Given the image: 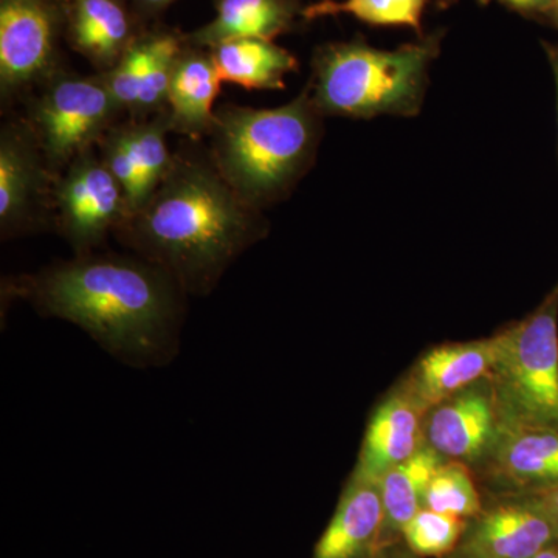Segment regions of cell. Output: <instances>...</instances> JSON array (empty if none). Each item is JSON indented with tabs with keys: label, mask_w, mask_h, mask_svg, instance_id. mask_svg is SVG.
<instances>
[{
	"label": "cell",
	"mask_w": 558,
	"mask_h": 558,
	"mask_svg": "<svg viewBox=\"0 0 558 558\" xmlns=\"http://www.w3.org/2000/svg\"><path fill=\"white\" fill-rule=\"evenodd\" d=\"M3 296L86 332L110 357L137 369L178 357L186 295L163 269L134 255L101 250L7 279Z\"/></svg>",
	"instance_id": "6da1fadb"
},
{
	"label": "cell",
	"mask_w": 558,
	"mask_h": 558,
	"mask_svg": "<svg viewBox=\"0 0 558 558\" xmlns=\"http://www.w3.org/2000/svg\"><path fill=\"white\" fill-rule=\"evenodd\" d=\"M263 211L242 201L208 150L185 148L159 189L117 229L116 240L204 299L245 252L269 236Z\"/></svg>",
	"instance_id": "7a4b0ae2"
},
{
	"label": "cell",
	"mask_w": 558,
	"mask_h": 558,
	"mask_svg": "<svg viewBox=\"0 0 558 558\" xmlns=\"http://www.w3.org/2000/svg\"><path fill=\"white\" fill-rule=\"evenodd\" d=\"M323 119L307 84L295 100L271 109H216L208 154L242 201L263 211L288 199L317 160Z\"/></svg>",
	"instance_id": "3957f363"
},
{
	"label": "cell",
	"mask_w": 558,
	"mask_h": 558,
	"mask_svg": "<svg viewBox=\"0 0 558 558\" xmlns=\"http://www.w3.org/2000/svg\"><path fill=\"white\" fill-rule=\"evenodd\" d=\"M442 38L444 32H435L395 50L377 49L363 38L318 47L312 60V100L323 117H416Z\"/></svg>",
	"instance_id": "277c9868"
},
{
	"label": "cell",
	"mask_w": 558,
	"mask_h": 558,
	"mask_svg": "<svg viewBox=\"0 0 558 558\" xmlns=\"http://www.w3.org/2000/svg\"><path fill=\"white\" fill-rule=\"evenodd\" d=\"M490 380L508 427L558 429V281L526 317L494 333Z\"/></svg>",
	"instance_id": "5b68a950"
},
{
	"label": "cell",
	"mask_w": 558,
	"mask_h": 558,
	"mask_svg": "<svg viewBox=\"0 0 558 558\" xmlns=\"http://www.w3.org/2000/svg\"><path fill=\"white\" fill-rule=\"evenodd\" d=\"M121 110L100 73H54L27 98L22 119L38 142L47 165L60 175L72 161L97 148Z\"/></svg>",
	"instance_id": "8992f818"
},
{
	"label": "cell",
	"mask_w": 558,
	"mask_h": 558,
	"mask_svg": "<svg viewBox=\"0 0 558 558\" xmlns=\"http://www.w3.org/2000/svg\"><path fill=\"white\" fill-rule=\"evenodd\" d=\"M53 213L54 227L73 255L100 250L126 219V197L97 148L72 161L54 180Z\"/></svg>",
	"instance_id": "52a82bcc"
},
{
	"label": "cell",
	"mask_w": 558,
	"mask_h": 558,
	"mask_svg": "<svg viewBox=\"0 0 558 558\" xmlns=\"http://www.w3.org/2000/svg\"><path fill=\"white\" fill-rule=\"evenodd\" d=\"M61 13L53 0H0V100L28 97L58 68Z\"/></svg>",
	"instance_id": "ba28073f"
},
{
	"label": "cell",
	"mask_w": 558,
	"mask_h": 558,
	"mask_svg": "<svg viewBox=\"0 0 558 558\" xmlns=\"http://www.w3.org/2000/svg\"><path fill=\"white\" fill-rule=\"evenodd\" d=\"M57 175L24 119L0 130V236H31L51 222Z\"/></svg>",
	"instance_id": "9c48e42d"
},
{
	"label": "cell",
	"mask_w": 558,
	"mask_h": 558,
	"mask_svg": "<svg viewBox=\"0 0 558 558\" xmlns=\"http://www.w3.org/2000/svg\"><path fill=\"white\" fill-rule=\"evenodd\" d=\"M506 425L490 377L429 407L422 436L444 461L475 472L497 446Z\"/></svg>",
	"instance_id": "30bf717a"
},
{
	"label": "cell",
	"mask_w": 558,
	"mask_h": 558,
	"mask_svg": "<svg viewBox=\"0 0 558 558\" xmlns=\"http://www.w3.org/2000/svg\"><path fill=\"white\" fill-rule=\"evenodd\" d=\"M556 542L558 529L535 495H484L457 549L476 558H532Z\"/></svg>",
	"instance_id": "8fae6325"
},
{
	"label": "cell",
	"mask_w": 558,
	"mask_h": 558,
	"mask_svg": "<svg viewBox=\"0 0 558 558\" xmlns=\"http://www.w3.org/2000/svg\"><path fill=\"white\" fill-rule=\"evenodd\" d=\"M473 473L483 495L538 494L558 486V429L505 428Z\"/></svg>",
	"instance_id": "7c38bea8"
},
{
	"label": "cell",
	"mask_w": 558,
	"mask_h": 558,
	"mask_svg": "<svg viewBox=\"0 0 558 558\" xmlns=\"http://www.w3.org/2000/svg\"><path fill=\"white\" fill-rule=\"evenodd\" d=\"M427 409L398 381L371 413L354 475L380 481L385 473L413 457L422 446Z\"/></svg>",
	"instance_id": "4fadbf2b"
},
{
	"label": "cell",
	"mask_w": 558,
	"mask_h": 558,
	"mask_svg": "<svg viewBox=\"0 0 558 558\" xmlns=\"http://www.w3.org/2000/svg\"><path fill=\"white\" fill-rule=\"evenodd\" d=\"M384 519L379 481L351 473L311 558H373L381 549Z\"/></svg>",
	"instance_id": "5bb4252c"
},
{
	"label": "cell",
	"mask_w": 558,
	"mask_h": 558,
	"mask_svg": "<svg viewBox=\"0 0 558 558\" xmlns=\"http://www.w3.org/2000/svg\"><path fill=\"white\" fill-rule=\"evenodd\" d=\"M494 362V336L451 341L425 351L400 381L428 410L440 400L490 377Z\"/></svg>",
	"instance_id": "9a60e30c"
},
{
	"label": "cell",
	"mask_w": 558,
	"mask_h": 558,
	"mask_svg": "<svg viewBox=\"0 0 558 558\" xmlns=\"http://www.w3.org/2000/svg\"><path fill=\"white\" fill-rule=\"evenodd\" d=\"M220 83L222 80L209 50L189 46L183 40L168 89L171 132L191 142L208 138L216 123L215 101Z\"/></svg>",
	"instance_id": "2e32d148"
},
{
	"label": "cell",
	"mask_w": 558,
	"mask_h": 558,
	"mask_svg": "<svg viewBox=\"0 0 558 558\" xmlns=\"http://www.w3.org/2000/svg\"><path fill=\"white\" fill-rule=\"evenodd\" d=\"M68 36L97 73L112 69L140 38L123 0H70Z\"/></svg>",
	"instance_id": "e0dca14e"
},
{
	"label": "cell",
	"mask_w": 558,
	"mask_h": 558,
	"mask_svg": "<svg viewBox=\"0 0 558 558\" xmlns=\"http://www.w3.org/2000/svg\"><path fill=\"white\" fill-rule=\"evenodd\" d=\"M299 14L300 0H216L215 20L183 40L207 50L233 39L274 40L292 31Z\"/></svg>",
	"instance_id": "ac0fdd59"
},
{
	"label": "cell",
	"mask_w": 558,
	"mask_h": 558,
	"mask_svg": "<svg viewBox=\"0 0 558 558\" xmlns=\"http://www.w3.org/2000/svg\"><path fill=\"white\" fill-rule=\"evenodd\" d=\"M208 50L220 80L247 90L286 89V75L299 70V60L274 40L233 39Z\"/></svg>",
	"instance_id": "d6986e66"
},
{
	"label": "cell",
	"mask_w": 558,
	"mask_h": 558,
	"mask_svg": "<svg viewBox=\"0 0 558 558\" xmlns=\"http://www.w3.org/2000/svg\"><path fill=\"white\" fill-rule=\"evenodd\" d=\"M442 462L446 461L424 442L413 457L381 476L379 484L385 513L381 548L400 542L403 527L418 510L424 509L429 481Z\"/></svg>",
	"instance_id": "ffe728a7"
},
{
	"label": "cell",
	"mask_w": 558,
	"mask_h": 558,
	"mask_svg": "<svg viewBox=\"0 0 558 558\" xmlns=\"http://www.w3.org/2000/svg\"><path fill=\"white\" fill-rule=\"evenodd\" d=\"M120 131L138 170L142 207L159 189L174 161V154L167 143V135L171 132L170 117L168 112H161L149 119L128 121L120 124Z\"/></svg>",
	"instance_id": "44dd1931"
},
{
	"label": "cell",
	"mask_w": 558,
	"mask_h": 558,
	"mask_svg": "<svg viewBox=\"0 0 558 558\" xmlns=\"http://www.w3.org/2000/svg\"><path fill=\"white\" fill-rule=\"evenodd\" d=\"M427 0H322L303 9L307 21L349 14L373 27H407L422 32V14Z\"/></svg>",
	"instance_id": "7402d4cb"
},
{
	"label": "cell",
	"mask_w": 558,
	"mask_h": 558,
	"mask_svg": "<svg viewBox=\"0 0 558 558\" xmlns=\"http://www.w3.org/2000/svg\"><path fill=\"white\" fill-rule=\"evenodd\" d=\"M145 38L146 61L134 120L167 112L172 69L183 49V40L171 33H154Z\"/></svg>",
	"instance_id": "603a6c76"
},
{
	"label": "cell",
	"mask_w": 558,
	"mask_h": 558,
	"mask_svg": "<svg viewBox=\"0 0 558 558\" xmlns=\"http://www.w3.org/2000/svg\"><path fill=\"white\" fill-rule=\"evenodd\" d=\"M483 490L472 469L446 461L429 481L424 508L470 520L483 508Z\"/></svg>",
	"instance_id": "cb8c5ba5"
},
{
	"label": "cell",
	"mask_w": 558,
	"mask_h": 558,
	"mask_svg": "<svg viewBox=\"0 0 558 558\" xmlns=\"http://www.w3.org/2000/svg\"><path fill=\"white\" fill-rule=\"evenodd\" d=\"M468 520L421 509L402 531V542L418 558H444L461 543Z\"/></svg>",
	"instance_id": "d4e9b609"
},
{
	"label": "cell",
	"mask_w": 558,
	"mask_h": 558,
	"mask_svg": "<svg viewBox=\"0 0 558 558\" xmlns=\"http://www.w3.org/2000/svg\"><path fill=\"white\" fill-rule=\"evenodd\" d=\"M145 61L146 38L140 36L112 69L100 73L121 113L128 112L134 117L138 105L140 84H142Z\"/></svg>",
	"instance_id": "484cf974"
},
{
	"label": "cell",
	"mask_w": 558,
	"mask_h": 558,
	"mask_svg": "<svg viewBox=\"0 0 558 558\" xmlns=\"http://www.w3.org/2000/svg\"><path fill=\"white\" fill-rule=\"evenodd\" d=\"M102 163L119 182L126 197L128 216L140 208V175L130 148L121 135L120 124L110 128L97 145ZM126 216V218H128Z\"/></svg>",
	"instance_id": "4316f807"
},
{
	"label": "cell",
	"mask_w": 558,
	"mask_h": 558,
	"mask_svg": "<svg viewBox=\"0 0 558 558\" xmlns=\"http://www.w3.org/2000/svg\"><path fill=\"white\" fill-rule=\"evenodd\" d=\"M499 3L532 20H548L554 9V0H499Z\"/></svg>",
	"instance_id": "83f0119b"
},
{
	"label": "cell",
	"mask_w": 558,
	"mask_h": 558,
	"mask_svg": "<svg viewBox=\"0 0 558 558\" xmlns=\"http://www.w3.org/2000/svg\"><path fill=\"white\" fill-rule=\"evenodd\" d=\"M532 495H535V497L539 499L543 508L549 513L550 519H553L554 524H556L558 529V486Z\"/></svg>",
	"instance_id": "f1b7e54d"
},
{
	"label": "cell",
	"mask_w": 558,
	"mask_h": 558,
	"mask_svg": "<svg viewBox=\"0 0 558 558\" xmlns=\"http://www.w3.org/2000/svg\"><path fill=\"white\" fill-rule=\"evenodd\" d=\"M373 558H418L416 554L407 548L405 543L400 539L398 543L385 546Z\"/></svg>",
	"instance_id": "f546056e"
},
{
	"label": "cell",
	"mask_w": 558,
	"mask_h": 558,
	"mask_svg": "<svg viewBox=\"0 0 558 558\" xmlns=\"http://www.w3.org/2000/svg\"><path fill=\"white\" fill-rule=\"evenodd\" d=\"M546 57H548L550 69H553L554 81L557 92V120H558V44L543 43Z\"/></svg>",
	"instance_id": "4dcf8cb0"
},
{
	"label": "cell",
	"mask_w": 558,
	"mask_h": 558,
	"mask_svg": "<svg viewBox=\"0 0 558 558\" xmlns=\"http://www.w3.org/2000/svg\"><path fill=\"white\" fill-rule=\"evenodd\" d=\"M174 0H137V3L142 9L149 11L163 10L165 7L170 5Z\"/></svg>",
	"instance_id": "1f68e13d"
},
{
	"label": "cell",
	"mask_w": 558,
	"mask_h": 558,
	"mask_svg": "<svg viewBox=\"0 0 558 558\" xmlns=\"http://www.w3.org/2000/svg\"><path fill=\"white\" fill-rule=\"evenodd\" d=\"M532 558H558V542L546 546L545 549L539 550V553L535 554Z\"/></svg>",
	"instance_id": "d6a6232c"
},
{
	"label": "cell",
	"mask_w": 558,
	"mask_h": 558,
	"mask_svg": "<svg viewBox=\"0 0 558 558\" xmlns=\"http://www.w3.org/2000/svg\"><path fill=\"white\" fill-rule=\"evenodd\" d=\"M549 21L553 22L554 27L558 31V0H554L553 13H550Z\"/></svg>",
	"instance_id": "836d02e7"
},
{
	"label": "cell",
	"mask_w": 558,
	"mask_h": 558,
	"mask_svg": "<svg viewBox=\"0 0 558 558\" xmlns=\"http://www.w3.org/2000/svg\"><path fill=\"white\" fill-rule=\"evenodd\" d=\"M444 558H476L473 556H470L468 553H462V550L454 549L453 553L449 554V556Z\"/></svg>",
	"instance_id": "e575fe53"
},
{
	"label": "cell",
	"mask_w": 558,
	"mask_h": 558,
	"mask_svg": "<svg viewBox=\"0 0 558 558\" xmlns=\"http://www.w3.org/2000/svg\"><path fill=\"white\" fill-rule=\"evenodd\" d=\"M439 2H450V0H439ZM476 2L481 3V5H487L490 0H476Z\"/></svg>",
	"instance_id": "d590c367"
}]
</instances>
